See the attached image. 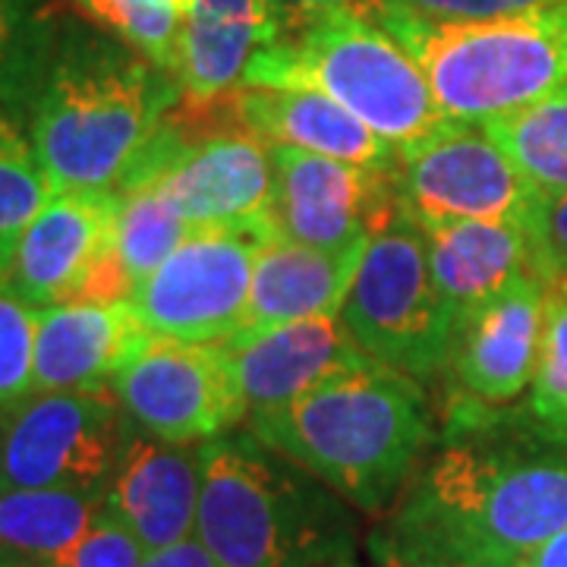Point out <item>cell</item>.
Segmentation results:
<instances>
[{"label":"cell","mask_w":567,"mask_h":567,"mask_svg":"<svg viewBox=\"0 0 567 567\" xmlns=\"http://www.w3.org/2000/svg\"><path fill=\"white\" fill-rule=\"evenodd\" d=\"M130 423L177 445H203L246 420L224 344L148 334L111 379Z\"/></svg>","instance_id":"7c38bea8"},{"label":"cell","mask_w":567,"mask_h":567,"mask_svg":"<svg viewBox=\"0 0 567 567\" xmlns=\"http://www.w3.org/2000/svg\"><path fill=\"white\" fill-rule=\"evenodd\" d=\"M244 85L316 89L398 152L445 130L423 66L401 41L360 13H324L281 35L256 54Z\"/></svg>","instance_id":"5b68a950"},{"label":"cell","mask_w":567,"mask_h":567,"mask_svg":"<svg viewBox=\"0 0 567 567\" xmlns=\"http://www.w3.org/2000/svg\"><path fill=\"white\" fill-rule=\"evenodd\" d=\"M369 551L379 567H517L406 502L369 536Z\"/></svg>","instance_id":"cb8c5ba5"},{"label":"cell","mask_w":567,"mask_h":567,"mask_svg":"<svg viewBox=\"0 0 567 567\" xmlns=\"http://www.w3.org/2000/svg\"><path fill=\"white\" fill-rule=\"evenodd\" d=\"M539 259L546 284L567 281V196H558L543 212Z\"/></svg>","instance_id":"d6a6232c"},{"label":"cell","mask_w":567,"mask_h":567,"mask_svg":"<svg viewBox=\"0 0 567 567\" xmlns=\"http://www.w3.org/2000/svg\"><path fill=\"white\" fill-rule=\"evenodd\" d=\"M61 22L39 0H0V102L29 117Z\"/></svg>","instance_id":"484cf974"},{"label":"cell","mask_w":567,"mask_h":567,"mask_svg":"<svg viewBox=\"0 0 567 567\" xmlns=\"http://www.w3.org/2000/svg\"><path fill=\"white\" fill-rule=\"evenodd\" d=\"M246 401V420L275 413L324 379L369 360L341 316H316L224 341Z\"/></svg>","instance_id":"9a60e30c"},{"label":"cell","mask_w":567,"mask_h":567,"mask_svg":"<svg viewBox=\"0 0 567 567\" xmlns=\"http://www.w3.org/2000/svg\"><path fill=\"white\" fill-rule=\"evenodd\" d=\"M39 312L0 271V406L32 391Z\"/></svg>","instance_id":"f546056e"},{"label":"cell","mask_w":567,"mask_h":567,"mask_svg":"<svg viewBox=\"0 0 567 567\" xmlns=\"http://www.w3.org/2000/svg\"><path fill=\"white\" fill-rule=\"evenodd\" d=\"M271 237L268 224L193 227L130 297L145 334L205 344L230 341L244 324L256 259Z\"/></svg>","instance_id":"30bf717a"},{"label":"cell","mask_w":567,"mask_h":567,"mask_svg":"<svg viewBox=\"0 0 567 567\" xmlns=\"http://www.w3.org/2000/svg\"><path fill=\"white\" fill-rule=\"evenodd\" d=\"M517 567H567V527L539 548H533Z\"/></svg>","instance_id":"d590c367"},{"label":"cell","mask_w":567,"mask_h":567,"mask_svg":"<svg viewBox=\"0 0 567 567\" xmlns=\"http://www.w3.org/2000/svg\"><path fill=\"white\" fill-rule=\"evenodd\" d=\"M382 29L416 58L454 123L498 121L567 82V0L507 20L382 22Z\"/></svg>","instance_id":"8992f818"},{"label":"cell","mask_w":567,"mask_h":567,"mask_svg":"<svg viewBox=\"0 0 567 567\" xmlns=\"http://www.w3.org/2000/svg\"><path fill=\"white\" fill-rule=\"evenodd\" d=\"M0 567H13V565H0Z\"/></svg>","instance_id":"ab89813d"},{"label":"cell","mask_w":567,"mask_h":567,"mask_svg":"<svg viewBox=\"0 0 567 567\" xmlns=\"http://www.w3.org/2000/svg\"><path fill=\"white\" fill-rule=\"evenodd\" d=\"M338 316L365 357L416 382L445 369L454 312L432 278L416 224L398 215L369 240Z\"/></svg>","instance_id":"52a82bcc"},{"label":"cell","mask_w":567,"mask_h":567,"mask_svg":"<svg viewBox=\"0 0 567 567\" xmlns=\"http://www.w3.org/2000/svg\"><path fill=\"white\" fill-rule=\"evenodd\" d=\"M555 284H558V287H561V290H565V293H567V281H555Z\"/></svg>","instance_id":"74e56055"},{"label":"cell","mask_w":567,"mask_h":567,"mask_svg":"<svg viewBox=\"0 0 567 567\" xmlns=\"http://www.w3.org/2000/svg\"><path fill=\"white\" fill-rule=\"evenodd\" d=\"M54 196L29 136V117L0 102V268L10 262L25 227Z\"/></svg>","instance_id":"d4e9b609"},{"label":"cell","mask_w":567,"mask_h":567,"mask_svg":"<svg viewBox=\"0 0 567 567\" xmlns=\"http://www.w3.org/2000/svg\"><path fill=\"white\" fill-rule=\"evenodd\" d=\"M483 126L543 203L567 196V82L539 102Z\"/></svg>","instance_id":"603a6c76"},{"label":"cell","mask_w":567,"mask_h":567,"mask_svg":"<svg viewBox=\"0 0 567 567\" xmlns=\"http://www.w3.org/2000/svg\"><path fill=\"white\" fill-rule=\"evenodd\" d=\"M246 423L259 442L365 514H385L404 498L435 435L420 382L372 357Z\"/></svg>","instance_id":"7a4b0ae2"},{"label":"cell","mask_w":567,"mask_h":567,"mask_svg":"<svg viewBox=\"0 0 567 567\" xmlns=\"http://www.w3.org/2000/svg\"><path fill=\"white\" fill-rule=\"evenodd\" d=\"M117 199V252L136 290L189 237L193 227L152 183L130 189Z\"/></svg>","instance_id":"83f0119b"},{"label":"cell","mask_w":567,"mask_h":567,"mask_svg":"<svg viewBox=\"0 0 567 567\" xmlns=\"http://www.w3.org/2000/svg\"><path fill=\"white\" fill-rule=\"evenodd\" d=\"M401 502L520 565L567 527V439L524 413L488 410L476 425L447 432Z\"/></svg>","instance_id":"3957f363"},{"label":"cell","mask_w":567,"mask_h":567,"mask_svg":"<svg viewBox=\"0 0 567 567\" xmlns=\"http://www.w3.org/2000/svg\"><path fill=\"white\" fill-rule=\"evenodd\" d=\"M268 7L275 10L281 29H287V25H300L306 20L324 17V13H338V10L375 20L379 0H268Z\"/></svg>","instance_id":"836d02e7"},{"label":"cell","mask_w":567,"mask_h":567,"mask_svg":"<svg viewBox=\"0 0 567 567\" xmlns=\"http://www.w3.org/2000/svg\"><path fill=\"white\" fill-rule=\"evenodd\" d=\"M199 470L196 539L218 567H319L353 555L341 505L252 432L203 442Z\"/></svg>","instance_id":"277c9868"},{"label":"cell","mask_w":567,"mask_h":567,"mask_svg":"<svg viewBox=\"0 0 567 567\" xmlns=\"http://www.w3.org/2000/svg\"><path fill=\"white\" fill-rule=\"evenodd\" d=\"M104 498L76 488L0 492V565L54 567L99 517Z\"/></svg>","instance_id":"7402d4cb"},{"label":"cell","mask_w":567,"mask_h":567,"mask_svg":"<svg viewBox=\"0 0 567 567\" xmlns=\"http://www.w3.org/2000/svg\"><path fill=\"white\" fill-rule=\"evenodd\" d=\"M117 212L114 193H58L0 271L39 309L130 300L133 281L117 252Z\"/></svg>","instance_id":"8fae6325"},{"label":"cell","mask_w":567,"mask_h":567,"mask_svg":"<svg viewBox=\"0 0 567 567\" xmlns=\"http://www.w3.org/2000/svg\"><path fill=\"white\" fill-rule=\"evenodd\" d=\"M142 558L145 548L140 539L126 529L111 507L102 505L92 527L82 533L80 543L54 567H142Z\"/></svg>","instance_id":"1f68e13d"},{"label":"cell","mask_w":567,"mask_h":567,"mask_svg":"<svg viewBox=\"0 0 567 567\" xmlns=\"http://www.w3.org/2000/svg\"><path fill=\"white\" fill-rule=\"evenodd\" d=\"M237 126L268 145L300 148L334 162L385 171L394 167V148L372 133L344 104L316 89L297 85H244L227 99Z\"/></svg>","instance_id":"e0dca14e"},{"label":"cell","mask_w":567,"mask_h":567,"mask_svg":"<svg viewBox=\"0 0 567 567\" xmlns=\"http://www.w3.org/2000/svg\"><path fill=\"white\" fill-rule=\"evenodd\" d=\"M524 416L555 439H567V293L548 284L546 328Z\"/></svg>","instance_id":"f1b7e54d"},{"label":"cell","mask_w":567,"mask_h":567,"mask_svg":"<svg viewBox=\"0 0 567 567\" xmlns=\"http://www.w3.org/2000/svg\"><path fill=\"white\" fill-rule=\"evenodd\" d=\"M199 445H177L142 429L126 432L104 505L121 517L145 551L196 536Z\"/></svg>","instance_id":"2e32d148"},{"label":"cell","mask_w":567,"mask_h":567,"mask_svg":"<svg viewBox=\"0 0 567 567\" xmlns=\"http://www.w3.org/2000/svg\"><path fill=\"white\" fill-rule=\"evenodd\" d=\"M0 492H3V483H0Z\"/></svg>","instance_id":"f35d334b"},{"label":"cell","mask_w":567,"mask_h":567,"mask_svg":"<svg viewBox=\"0 0 567 567\" xmlns=\"http://www.w3.org/2000/svg\"><path fill=\"white\" fill-rule=\"evenodd\" d=\"M555 0H379L375 22H420V25H457L524 17Z\"/></svg>","instance_id":"4dcf8cb0"},{"label":"cell","mask_w":567,"mask_h":567,"mask_svg":"<svg viewBox=\"0 0 567 567\" xmlns=\"http://www.w3.org/2000/svg\"><path fill=\"white\" fill-rule=\"evenodd\" d=\"M275 196L268 224L278 240L312 249L365 246L401 215L394 171L334 162L271 145Z\"/></svg>","instance_id":"4fadbf2b"},{"label":"cell","mask_w":567,"mask_h":567,"mask_svg":"<svg viewBox=\"0 0 567 567\" xmlns=\"http://www.w3.org/2000/svg\"><path fill=\"white\" fill-rule=\"evenodd\" d=\"M92 25L121 39L145 61L177 73L183 20L193 0H76Z\"/></svg>","instance_id":"4316f807"},{"label":"cell","mask_w":567,"mask_h":567,"mask_svg":"<svg viewBox=\"0 0 567 567\" xmlns=\"http://www.w3.org/2000/svg\"><path fill=\"white\" fill-rule=\"evenodd\" d=\"M177 104L171 73L99 25L66 20L29 111V136L54 193H117Z\"/></svg>","instance_id":"6da1fadb"},{"label":"cell","mask_w":567,"mask_h":567,"mask_svg":"<svg viewBox=\"0 0 567 567\" xmlns=\"http://www.w3.org/2000/svg\"><path fill=\"white\" fill-rule=\"evenodd\" d=\"M126 432L114 391H29L0 406V483L104 498Z\"/></svg>","instance_id":"ba28073f"},{"label":"cell","mask_w":567,"mask_h":567,"mask_svg":"<svg viewBox=\"0 0 567 567\" xmlns=\"http://www.w3.org/2000/svg\"><path fill=\"white\" fill-rule=\"evenodd\" d=\"M319 567H360L353 561V555H347V558H338V561H328V565H319Z\"/></svg>","instance_id":"8d00e7d4"},{"label":"cell","mask_w":567,"mask_h":567,"mask_svg":"<svg viewBox=\"0 0 567 567\" xmlns=\"http://www.w3.org/2000/svg\"><path fill=\"white\" fill-rule=\"evenodd\" d=\"M394 189L406 221H511L539 246L546 205L505 148L476 123H447L394 155ZM543 262V259H539Z\"/></svg>","instance_id":"9c48e42d"},{"label":"cell","mask_w":567,"mask_h":567,"mask_svg":"<svg viewBox=\"0 0 567 567\" xmlns=\"http://www.w3.org/2000/svg\"><path fill=\"white\" fill-rule=\"evenodd\" d=\"M145 338L130 300L48 306L39 312L32 391H102Z\"/></svg>","instance_id":"ac0fdd59"},{"label":"cell","mask_w":567,"mask_h":567,"mask_svg":"<svg viewBox=\"0 0 567 567\" xmlns=\"http://www.w3.org/2000/svg\"><path fill=\"white\" fill-rule=\"evenodd\" d=\"M142 567H218L215 558L208 555V548L196 539V536H186L174 546L155 548V551H145Z\"/></svg>","instance_id":"e575fe53"},{"label":"cell","mask_w":567,"mask_h":567,"mask_svg":"<svg viewBox=\"0 0 567 567\" xmlns=\"http://www.w3.org/2000/svg\"><path fill=\"white\" fill-rule=\"evenodd\" d=\"M281 35L268 0H193L183 20L181 58L174 80L181 102H224L244 89L256 54Z\"/></svg>","instance_id":"ffe728a7"},{"label":"cell","mask_w":567,"mask_h":567,"mask_svg":"<svg viewBox=\"0 0 567 567\" xmlns=\"http://www.w3.org/2000/svg\"><path fill=\"white\" fill-rule=\"evenodd\" d=\"M546 293L548 284L539 275H527L454 319L445 363L454 394L505 406L527 391L543 350Z\"/></svg>","instance_id":"5bb4252c"},{"label":"cell","mask_w":567,"mask_h":567,"mask_svg":"<svg viewBox=\"0 0 567 567\" xmlns=\"http://www.w3.org/2000/svg\"><path fill=\"white\" fill-rule=\"evenodd\" d=\"M365 246L331 252L271 237L256 259L252 290L237 334H259L300 319L338 316L363 262Z\"/></svg>","instance_id":"44dd1931"},{"label":"cell","mask_w":567,"mask_h":567,"mask_svg":"<svg viewBox=\"0 0 567 567\" xmlns=\"http://www.w3.org/2000/svg\"><path fill=\"white\" fill-rule=\"evenodd\" d=\"M416 227L423 234L432 278L454 319L505 293L511 284L527 275L543 278L539 246L520 224L454 218Z\"/></svg>","instance_id":"d6986e66"}]
</instances>
